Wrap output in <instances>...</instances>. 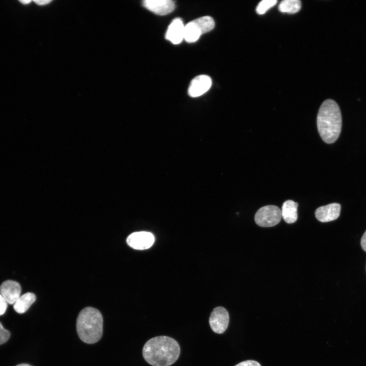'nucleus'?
Returning a JSON list of instances; mask_svg holds the SVG:
<instances>
[{"mask_svg":"<svg viewBox=\"0 0 366 366\" xmlns=\"http://www.w3.org/2000/svg\"><path fill=\"white\" fill-rule=\"evenodd\" d=\"M180 347L176 341L167 336L152 338L144 344L142 354L145 361L153 366H169L178 359Z\"/></svg>","mask_w":366,"mask_h":366,"instance_id":"obj_1","label":"nucleus"},{"mask_svg":"<svg viewBox=\"0 0 366 366\" xmlns=\"http://www.w3.org/2000/svg\"><path fill=\"white\" fill-rule=\"evenodd\" d=\"M342 119L337 103L331 99L324 101L321 105L317 117L318 132L326 143L334 142L341 133Z\"/></svg>","mask_w":366,"mask_h":366,"instance_id":"obj_2","label":"nucleus"},{"mask_svg":"<svg viewBox=\"0 0 366 366\" xmlns=\"http://www.w3.org/2000/svg\"><path fill=\"white\" fill-rule=\"evenodd\" d=\"M103 317L100 312L93 307H86L78 314L76 329L80 339L92 344L98 342L103 333Z\"/></svg>","mask_w":366,"mask_h":366,"instance_id":"obj_3","label":"nucleus"},{"mask_svg":"<svg viewBox=\"0 0 366 366\" xmlns=\"http://www.w3.org/2000/svg\"><path fill=\"white\" fill-rule=\"evenodd\" d=\"M215 24L213 18L208 16L192 20L185 26L184 39L188 43L195 42L201 35L211 30Z\"/></svg>","mask_w":366,"mask_h":366,"instance_id":"obj_4","label":"nucleus"},{"mask_svg":"<svg viewBox=\"0 0 366 366\" xmlns=\"http://www.w3.org/2000/svg\"><path fill=\"white\" fill-rule=\"evenodd\" d=\"M282 212L277 206L270 205L261 207L255 216V223L263 227H272L281 221Z\"/></svg>","mask_w":366,"mask_h":366,"instance_id":"obj_5","label":"nucleus"},{"mask_svg":"<svg viewBox=\"0 0 366 366\" xmlns=\"http://www.w3.org/2000/svg\"><path fill=\"white\" fill-rule=\"evenodd\" d=\"M229 321L227 310L222 307L215 308L209 318V325L215 333L221 334L227 329Z\"/></svg>","mask_w":366,"mask_h":366,"instance_id":"obj_6","label":"nucleus"},{"mask_svg":"<svg viewBox=\"0 0 366 366\" xmlns=\"http://www.w3.org/2000/svg\"><path fill=\"white\" fill-rule=\"evenodd\" d=\"M155 241L152 233L146 231L135 232L131 234L127 239L129 246L136 250H145L149 248Z\"/></svg>","mask_w":366,"mask_h":366,"instance_id":"obj_7","label":"nucleus"},{"mask_svg":"<svg viewBox=\"0 0 366 366\" xmlns=\"http://www.w3.org/2000/svg\"><path fill=\"white\" fill-rule=\"evenodd\" d=\"M212 81L210 77L206 75L195 77L191 81L188 88V94L191 97H199L210 88Z\"/></svg>","mask_w":366,"mask_h":366,"instance_id":"obj_8","label":"nucleus"},{"mask_svg":"<svg viewBox=\"0 0 366 366\" xmlns=\"http://www.w3.org/2000/svg\"><path fill=\"white\" fill-rule=\"evenodd\" d=\"M142 5L146 9L159 15H165L175 9V2L171 0H145Z\"/></svg>","mask_w":366,"mask_h":366,"instance_id":"obj_9","label":"nucleus"},{"mask_svg":"<svg viewBox=\"0 0 366 366\" xmlns=\"http://www.w3.org/2000/svg\"><path fill=\"white\" fill-rule=\"evenodd\" d=\"M341 205L332 203L318 207L315 211L316 219L321 222H328L338 219L340 215Z\"/></svg>","mask_w":366,"mask_h":366,"instance_id":"obj_10","label":"nucleus"},{"mask_svg":"<svg viewBox=\"0 0 366 366\" xmlns=\"http://www.w3.org/2000/svg\"><path fill=\"white\" fill-rule=\"evenodd\" d=\"M20 285L16 281L7 280L0 286V294L9 304H14L20 296Z\"/></svg>","mask_w":366,"mask_h":366,"instance_id":"obj_11","label":"nucleus"},{"mask_svg":"<svg viewBox=\"0 0 366 366\" xmlns=\"http://www.w3.org/2000/svg\"><path fill=\"white\" fill-rule=\"evenodd\" d=\"M185 26L179 18L174 19L169 25L165 34L166 40L173 44H179L184 39Z\"/></svg>","mask_w":366,"mask_h":366,"instance_id":"obj_12","label":"nucleus"},{"mask_svg":"<svg viewBox=\"0 0 366 366\" xmlns=\"http://www.w3.org/2000/svg\"><path fill=\"white\" fill-rule=\"evenodd\" d=\"M298 203L291 200L285 201L282 207V217L288 224L295 222L297 219Z\"/></svg>","mask_w":366,"mask_h":366,"instance_id":"obj_13","label":"nucleus"},{"mask_svg":"<svg viewBox=\"0 0 366 366\" xmlns=\"http://www.w3.org/2000/svg\"><path fill=\"white\" fill-rule=\"evenodd\" d=\"M35 300V295L31 292H27L20 296L14 303V309L19 314L24 313L29 309Z\"/></svg>","mask_w":366,"mask_h":366,"instance_id":"obj_14","label":"nucleus"},{"mask_svg":"<svg viewBox=\"0 0 366 366\" xmlns=\"http://www.w3.org/2000/svg\"><path fill=\"white\" fill-rule=\"evenodd\" d=\"M301 2L298 0H284L279 5V10L282 13L294 14L301 9Z\"/></svg>","mask_w":366,"mask_h":366,"instance_id":"obj_15","label":"nucleus"},{"mask_svg":"<svg viewBox=\"0 0 366 366\" xmlns=\"http://www.w3.org/2000/svg\"><path fill=\"white\" fill-rule=\"evenodd\" d=\"M277 1L276 0H263L261 1L256 7V12L259 15L265 13L269 9L273 7Z\"/></svg>","mask_w":366,"mask_h":366,"instance_id":"obj_16","label":"nucleus"},{"mask_svg":"<svg viewBox=\"0 0 366 366\" xmlns=\"http://www.w3.org/2000/svg\"><path fill=\"white\" fill-rule=\"evenodd\" d=\"M10 337V333L5 329L0 322V345L6 342Z\"/></svg>","mask_w":366,"mask_h":366,"instance_id":"obj_17","label":"nucleus"},{"mask_svg":"<svg viewBox=\"0 0 366 366\" xmlns=\"http://www.w3.org/2000/svg\"><path fill=\"white\" fill-rule=\"evenodd\" d=\"M8 302L4 297L0 294V316L3 315L7 309Z\"/></svg>","mask_w":366,"mask_h":366,"instance_id":"obj_18","label":"nucleus"},{"mask_svg":"<svg viewBox=\"0 0 366 366\" xmlns=\"http://www.w3.org/2000/svg\"><path fill=\"white\" fill-rule=\"evenodd\" d=\"M235 366H261L260 364L255 360H248L242 361Z\"/></svg>","mask_w":366,"mask_h":366,"instance_id":"obj_19","label":"nucleus"},{"mask_svg":"<svg viewBox=\"0 0 366 366\" xmlns=\"http://www.w3.org/2000/svg\"><path fill=\"white\" fill-rule=\"evenodd\" d=\"M360 244L362 249L366 252V231L363 233V235L362 236Z\"/></svg>","mask_w":366,"mask_h":366,"instance_id":"obj_20","label":"nucleus"},{"mask_svg":"<svg viewBox=\"0 0 366 366\" xmlns=\"http://www.w3.org/2000/svg\"><path fill=\"white\" fill-rule=\"evenodd\" d=\"M51 1L49 0H44V1H41V0H35L34 2L36 3L37 4L39 5H44L47 4L48 3L51 2Z\"/></svg>","mask_w":366,"mask_h":366,"instance_id":"obj_21","label":"nucleus"},{"mask_svg":"<svg viewBox=\"0 0 366 366\" xmlns=\"http://www.w3.org/2000/svg\"><path fill=\"white\" fill-rule=\"evenodd\" d=\"M19 2L23 4H28L30 3L32 1L30 0H21L19 1Z\"/></svg>","mask_w":366,"mask_h":366,"instance_id":"obj_22","label":"nucleus"},{"mask_svg":"<svg viewBox=\"0 0 366 366\" xmlns=\"http://www.w3.org/2000/svg\"><path fill=\"white\" fill-rule=\"evenodd\" d=\"M16 366H31V365L28 364H26V363H22V364H18Z\"/></svg>","mask_w":366,"mask_h":366,"instance_id":"obj_23","label":"nucleus"}]
</instances>
